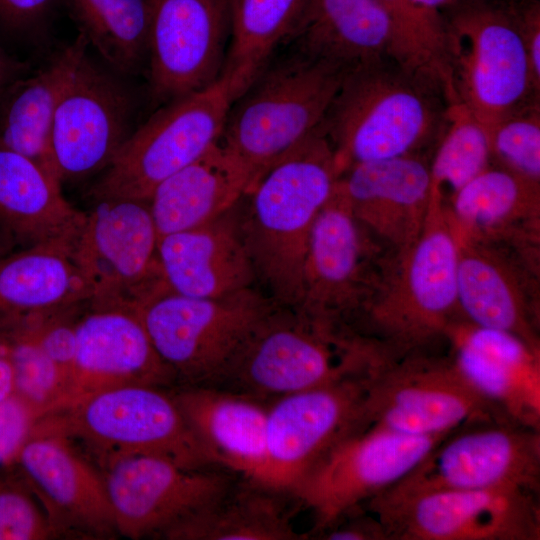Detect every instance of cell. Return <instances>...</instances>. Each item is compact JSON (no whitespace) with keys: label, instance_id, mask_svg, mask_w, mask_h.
I'll return each mask as SVG.
<instances>
[{"label":"cell","instance_id":"1","mask_svg":"<svg viewBox=\"0 0 540 540\" xmlns=\"http://www.w3.org/2000/svg\"><path fill=\"white\" fill-rule=\"evenodd\" d=\"M340 176L320 126L260 172L241 198V227L256 281L278 306L299 305L309 237Z\"/></svg>","mask_w":540,"mask_h":540},{"label":"cell","instance_id":"2","mask_svg":"<svg viewBox=\"0 0 540 540\" xmlns=\"http://www.w3.org/2000/svg\"><path fill=\"white\" fill-rule=\"evenodd\" d=\"M442 87L393 58L346 73L321 129L340 174L352 165L422 154L445 124Z\"/></svg>","mask_w":540,"mask_h":540},{"label":"cell","instance_id":"3","mask_svg":"<svg viewBox=\"0 0 540 540\" xmlns=\"http://www.w3.org/2000/svg\"><path fill=\"white\" fill-rule=\"evenodd\" d=\"M457 269L445 202L432 203L419 237L390 258L355 330L389 361L426 352L459 316Z\"/></svg>","mask_w":540,"mask_h":540},{"label":"cell","instance_id":"4","mask_svg":"<svg viewBox=\"0 0 540 540\" xmlns=\"http://www.w3.org/2000/svg\"><path fill=\"white\" fill-rule=\"evenodd\" d=\"M384 360L375 345L354 330L328 326L277 305L209 386L268 402L368 374Z\"/></svg>","mask_w":540,"mask_h":540},{"label":"cell","instance_id":"5","mask_svg":"<svg viewBox=\"0 0 540 540\" xmlns=\"http://www.w3.org/2000/svg\"><path fill=\"white\" fill-rule=\"evenodd\" d=\"M33 433L77 441L102 469L138 455L166 458L189 468L218 467L171 390L156 386L129 385L95 393L43 416Z\"/></svg>","mask_w":540,"mask_h":540},{"label":"cell","instance_id":"6","mask_svg":"<svg viewBox=\"0 0 540 540\" xmlns=\"http://www.w3.org/2000/svg\"><path fill=\"white\" fill-rule=\"evenodd\" d=\"M347 71L299 52L269 64L232 103L221 144L252 175L322 124Z\"/></svg>","mask_w":540,"mask_h":540},{"label":"cell","instance_id":"7","mask_svg":"<svg viewBox=\"0 0 540 540\" xmlns=\"http://www.w3.org/2000/svg\"><path fill=\"white\" fill-rule=\"evenodd\" d=\"M441 14L456 99L485 126L540 101L513 0H464Z\"/></svg>","mask_w":540,"mask_h":540},{"label":"cell","instance_id":"8","mask_svg":"<svg viewBox=\"0 0 540 540\" xmlns=\"http://www.w3.org/2000/svg\"><path fill=\"white\" fill-rule=\"evenodd\" d=\"M277 306L252 288L216 298L164 288L135 310L178 385H212Z\"/></svg>","mask_w":540,"mask_h":540},{"label":"cell","instance_id":"9","mask_svg":"<svg viewBox=\"0 0 540 540\" xmlns=\"http://www.w3.org/2000/svg\"><path fill=\"white\" fill-rule=\"evenodd\" d=\"M233 101L220 77L166 103L126 139L92 187L93 198L148 202L162 181L220 141Z\"/></svg>","mask_w":540,"mask_h":540},{"label":"cell","instance_id":"10","mask_svg":"<svg viewBox=\"0 0 540 540\" xmlns=\"http://www.w3.org/2000/svg\"><path fill=\"white\" fill-rule=\"evenodd\" d=\"M365 406L368 426L413 436L510 421L470 386L449 356L427 352L376 367L367 378Z\"/></svg>","mask_w":540,"mask_h":540},{"label":"cell","instance_id":"11","mask_svg":"<svg viewBox=\"0 0 540 540\" xmlns=\"http://www.w3.org/2000/svg\"><path fill=\"white\" fill-rule=\"evenodd\" d=\"M380 246L354 216L338 179L309 237L295 309L322 324L355 331L392 255L384 258Z\"/></svg>","mask_w":540,"mask_h":540},{"label":"cell","instance_id":"12","mask_svg":"<svg viewBox=\"0 0 540 540\" xmlns=\"http://www.w3.org/2000/svg\"><path fill=\"white\" fill-rule=\"evenodd\" d=\"M494 487L539 492L540 430L510 421L461 428L435 446L403 478L365 503Z\"/></svg>","mask_w":540,"mask_h":540},{"label":"cell","instance_id":"13","mask_svg":"<svg viewBox=\"0 0 540 540\" xmlns=\"http://www.w3.org/2000/svg\"><path fill=\"white\" fill-rule=\"evenodd\" d=\"M85 213L73 238L74 261L91 306L136 309L168 288L159 260V236L147 201L101 199Z\"/></svg>","mask_w":540,"mask_h":540},{"label":"cell","instance_id":"14","mask_svg":"<svg viewBox=\"0 0 540 540\" xmlns=\"http://www.w3.org/2000/svg\"><path fill=\"white\" fill-rule=\"evenodd\" d=\"M387 540H539V492L520 487L438 491L365 503Z\"/></svg>","mask_w":540,"mask_h":540},{"label":"cell","instance_id":"15","mask_svg":"<svg viewBox=\"0 0 540 540\" xmlns=\"http://www.w3.org/2000/svg\"><path fill=\"white\" fill-rule=\"evenodd\" d=\"M452 433L413 436L368 426L333 447L290 495L312 513L317 536L403 478Z\"/></svg>","mask_w":540,"mask_h":540},{"label":"cell","instance_id":"16","mask_svg":"<svg viewBox=\"0 0 540 540\" xmlns=\"http://www.w3.org/2000/svg\"><path fill=\"white\" fill-rule=\"evenodd\" d=\"M370 373L288 394L268 404L267 468L262 484L290 495L333 447L368 427L365 402Z\"/></svg>","mask_w":540,"mask_h":540},{"label":"cell","instance_id":"17","mask_svg":"<svg viewBox=\"0 0 540 540\" xmlns=\"http://www.w3.org/2000/svg\"><path fill=\"white\" fill-rule=\"evenodd\" d=\"M116 73L86 54L64 90L50 132L60 183L104 170L132 133L134 100Z\"/></svg>","mask_w":540,"mask_h":540},{"label":"cell","instance_id":"18","mask_svg":"<svg viewBox=\"0 0 540 540\" xmlns=\"http://www.w3.org/2000/svg\"><path fill=\"white\" fill-rule=\"evenodd\" d=\"M118 534L162 536L224 492L238 476L219 468H189L148 455L118 459L103 469Z\"/></svg>","mask_w":540,"mask_h":540},{"label":"cell","instance_id":"19","mask_svg":"<svg viewBox=\"0 0 540 540\" xmlns=\"http://www.w3.org/2000/svg\"><path fill=\"white\" fill-rule=\"evenodd\" d=\"M231 36V0H151L147 60L158 102L202 90L222 74Z\"/></svg>","mask_w":540,"mask_h":540},{"label":"cell","instance_id":"20","mask_svg":"<svg viewBox=\"0 0 540 540\" xmlns=\"http://www.w3.org/2000/svg\"><path fill=\"white\" fill-rule=\"evenodd\" d=\"M457 243L459 315L540 347L538 249L477 240Z\"/></svg>","mask_w":540,"mask_h":540},{"label":"cell","instance_id":"21","mask_svg":"<svg viewBox=\"0 0 540 540\" xmlns=\"http://www.w3.org/2000/svg\"><path fill=\"white\" fill-rule=\"evenodd\" d=\"M75 328L74 364L63 400L55 411L108 389L129 385L165 388L176 384L136 310L91 306V311L75 322Z\"/></svg>","mask_w":540,"mask_h":540},{"label":"cell","instance_id":"22","mask_svg":"<svg viewBox=\"0 0 540 540\" xmlns=\"http://www.w3.org/2000/svg\"><path fill=\"white\" fill-rule=\"evenodd\" d=\"M15 464L57 536L109 538L117 533L103 474L67 440L32 433Z\"/></svg>","mask_w":540,"mask_h":540},{"label":"cell","instance_id":"23","mask_svg":"<svg viewBox=\"0 0 540 540\" xmlns=\"http://www.w3.org/2000/svg\"><path fill=\"white\" fill-rule=\"evenodd\" d=\"M444 339L464 379L511 422L540 430V347L455 318Z\"/></svg>","mask_w":540,"mask_h":540},{"label":"cell","instance_id":"24","mask_svg":"<svg viewBox=\"0 0 540 540\" xmlns=\"http://www.w3.org/2000/svg\"><path fill=\"white\" fill-rule=\"evenodd\" d=\"M339 182L356 219L392 254L419 237L431 200L429 162L423 154L355 164Z\"/></svg>","mask_w":540,"mask_h":540},{"label":"cell","instance_id":"25","mask_svg":"<svg viewBox=\"0 0 540 540\" xmlns=\"http://www.w3.org/2000/svg\"><path fill=\"white\" fill-rule=\"evenodd\" d=\"M240 201L205 224L159 238L158 260L168 289L216 298L253 287L256 275L242 232Z\"/></svg>","mask_w":540,"mask_h":540},{"label":"cell","instance_id":"26","mask_svg":"<svg viewBox=\"0 0 540 540\" xmlns=\"http://www.w3.org/2000/svg\"><path fill=\"white\" fill-rule=\"evenodd\" d=\"M171 393L217 466L263 482L269 403L209 385H178Z\"/></svg>","mask_w":540,"mask_h":540},{"label":"cell","instance_id":"27","mask_svg":"<svg viewBox=\"0 0 540 540\" xmlns=\"http://www.w3.org/2000/svg\"><path fill=\"white\" fill-rule=\"evenodd\" d=\"M459 241L477 240L538 248L540 182L492 164L445 204Z\"/></svg>","mask_w":540,"mask_h":540},{"label":"cell","instance_id":"28","mask_svg":"<svg viewBox=\"0 0 540 540\" xmlns=\"http://www.w3.org/2000/svg\"><path fill=\"white\" fill-rule=\"evenodd\" d=\"M288 40L297 52L347 72L395 60L394 29L377 0H308Z\"/></svg>","mask_w":540,"mask_h":540},{"label":"cell","instance_id":"29","mask_svg":"<svg viewBox=\"0 0 540 540\" xmlns=\"http://www.w3.org/2000/svg\"><path fill=\"white\" fill-rule=\"evenodd\" d=\"M252 175L219 141L162 181L148 200L161 236L205 224L234 207Z\"/></svg>","mask_w":540,"mask_h":540},{"label":"cell","instance_id":"30","mask_svg":"<svg viewBox=\"0 0 540 540\" xmlns=\"http://www.w3.org/2000/svg\"><path fill=\"white\" fill-rule=\"evenodd\" d=\"M74 236L0 257V328L87 301L73 257Z\"/></svg>","mask_w":540,"mask_h":540},{"label":"cell","instance_id":"31","mask_svg":"<svg viewBox=\"0 0 540 540\" xmlns=\"http://www.w3.org/2000/svg\"><path fill=\"white\" fill-rule=\"evenodd\" d=\"M60 184L38 163L0 146V239L25 248L75 235L85 213L65 199Z\"/></svg>","mask_w":540,"mask_h":540},{"label":"cell","instance_id":"32","mask_svg":"<svg viewBox=\"0 0 540 540\" xmlns=\"http://www.w3.org/2000/svg\"><path fill=\"white\" fill-rule=\"evenodd\" d=\"M87 47V40L79 33L41 69L19 77L0 94V146L33 160L54 176L50 160L52 122Z\"/></svg>","mask_w":540,"mask_h":540},{"label":"cell","instance_id":"33","mask_svg":"<svg viewBox=\"0 0 540 540\" xmlns=\"http://www.w3.org/2000/svg\"><path fill=\"white\" fill-rule=\"evenodd\" d=\"M287 493L237 476L210 503L188 516L163 538L188 540H301L284 497Z\"/></svg>","mask_w":540,"mask_h":540},{"label":"cell","instance_id":"34","mask_svg":"<svg viewBox=\"0 0 540 540\" xmlns=\"http://www.w3.org/2000/svg\"><path fill=\"white\" fill-rule=\"evenodd\" d=\"M307 1L231 0V36L221 77L234 101L288 41Z\"/></svg>","mask_w":540,"mask_h":540},{"label":"cell","instance_id":"35","mask_svg":"<svg viewBox=\"0 0 540 540\" xmlns=\"http://www.w3.org/2000/svg\"><path fill=\"white\" fill-rule=\"evenodd\" d=\"M87 40L113 71L136 73L147 60L151 0H62Z\"/></svg>","mask_w":540,"mask_h":540},{"label":"cell","instance_id":"36","mask_svg":"<svg viewBox=\"0 0 540 540\" xmlns=\"http://www.w3.org/2000/svg\"><path fill=\"white\" fill-rule=\"evenodd\" d=\"M490 138L485 126L460 101L448 103L444 127L429 162L431 200L444 202L492 165Z\"/></svg>","mask_w":540,"mask_h":540},{"label":"cell","instance_id":"37","mask_svg":"<svg viewBox=\"0 0 540 540\" xmlns=\"http://www.w3.org/2000/svg\"><path fill=\"white\" fill-rule=\"evenodd\" d=\"M395 34V60L439 84L448 102L456 100L446 51L443 16L413 0H377Z\"/></svg>","mask_w":540,"mask_h":540},{"label":"cell","instance_id":"38","mask_svg":"<svg viewBox=\"0 0 540 540\" xmlns=\"http://www.w3.org/2000/svg\"><path fill=\"white\" fill-rule=\"evenodd\" d=\"M0 343L10 361L13 394L44 416L61 404L67 379L23 323L0 329Z\"/></svg>","mask_w":540,"mask_h":540},{"label":"cell","instance_id":"39","mask_svg":"<svg viewBox=\"0 0 540 540\" xmlns=\"http://www.w3.org/2000/svg\"><path fill=\"white\" fill-rule=\"evenodd\" d=\"M492 163L540 182V101H533L487 127Z\"/></svg>","mask_w":540,"mask_h":540},{"label":"cell","instance_id":"40","mask_svg":"<svg viewBox=\"0 0 540 540\" xmlns=\"http://www.w3.org/2000/svg\"><path fill=\"white\" fill-rule=\"evenodd\" d=\"M57 536L43 506L24 482L0 479V540H43Z\"/></svg>","mask_w":540,"mask_h":540},{"label":"cell","instance_id":"41","mask_svg":"<svg viewBox=\"0 0 540 540\" xmlns=\"http://www.w3.org/2000/svg\"><path fill=\"white\" fill-rule=\"evenodd\" d=\"M44 415L16 395L0 400V466L16 458Z\"/></svg>","mask_w":540,"mask_h":540},{"label":"cell","instance_id":"42","mask_svg":"<svg viewBox=\"0 0 540 540\" xmlns=\"http://www.w3.org/2000/svg\"><path fill=\"white\" fill-rule=\"evenodd\" d=\"M59 0H0V26L18 35L42 30Z\"/></svg>","mask_w":540,"mask_h":540},{"label":"cell","instance_id":"43","mask_svg":"<svg viewBox=\"0 0 540 540\" xmlns=\"http://www.w3.org/2000/svg\"><path fill=\"white\" fill-rule=\"evenodd\" d=\"M317 536L327 540H387L379 519L363 505L342 516Z\"/></svg>","mask_w":540,"mask_h":540},{"label":"cell","instance_id":"44","mask_svg":"<svg viewBox=\"0 0 540 540\" xmlns=\"http://www.w3.org/2000/svg\"><path fill=\"white\" fill-rule=\"evenodd\" d=\"M513 7L524 42L534 85L540 91V2L513 0Z\"/></svg>","mask_w":540,"mask_h":540},{"label":"cell","instance_id":"45","mask_svg":"<svg viewBox=\"0 0 540 540\" xmlns=\"http://www.w3.org/2000/svg\"><path fill=\"white\" fill-rule=\"evenodd\" d=\"M28 70L29 66L26 63L13 58L0 46V94Z\"/></svg>","mask_w":540,"mask_h":540},{"label":"cell","instance_id":"46","mask_svg":"<svg viewBox=\"0 0 540 540\" xmlns=\"http://www.w3.org/2000/svg\"><path fill=\"white\" fill-rule=\"evenodd\" d=\"M13 394V373L8 356L0 343V400Z\"/></svg>","mask_w":540,"mask_h":540},{"label":"cell","instance_id":"47","mask_svg":"<svg viewBox=\"0 0 540 540\" xmlns=\"http://www.w3.org/2000/svg\"><path fill=\"white\" fill-rule=\"evenodd\" d=\"M413 1L426 9L441 13L444 10L464 0H413Z\"/></svg>","mask_w":540,"mask_h":540},{"label":"cell","instance_id":"48","mask_svg":"<svg viewBox=\"0 0 540 540\" xmlns=\"http://www.w3.org/2000/svg\"><path fill=\"white\" fill-rule=\"evenodd\" d=\"M0 240H2V239H0ZM5 245H6V243L0 241V257L4 255L3 253H4Z\"/></svg>","mask_w":540,"mask_h":540}]
</instances>
